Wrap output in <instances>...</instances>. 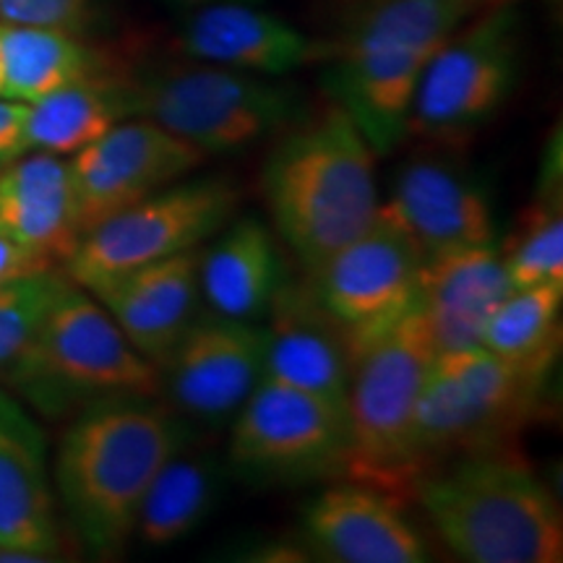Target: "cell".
<instances>
[{"instance_id":"cell-20","label":"cell","mask_w":563,"mask_h":563,"mask_svg":"<svg viewBox=\"0 0 563 563\" xmlns=\"http://www.w3.org/2000/svg\"><path fill=\"white\" fill-rule=\"evenodd\" d=\"M514 290L501 251L456 249L426 258L415 311L426 321L435 352L483 347L493 313Z\"/></svg>"},{"instance_id":"cell-35","label":"cell","mask_w":563,"mask_h":563,"mask_svg":"<svg viewBox=\"0 0 563 563\" xmlns=\"http://www.w3.org/2000/svg\"><path fill=\"white\" fill-rule=\"evenodd\" d=\"M0 97H3V60H0Z\"/></svg>"},{"instance_id":"cell-12","label":"cell","mask_w":563,"mask_h":563,"mask_svg":"<svg viewBox=\"0 0 563 563\" xmlns=\"http://www.w3.org/2000/svg\"><path fill=\"white\" fill-rule=\"evenodd\" d=\"M422 262L418 243L378 207L361 235L308 272V285L357 350L412 311Z\"/></svg>"},{"instance_id":"cell-14","label":"cell","mask_w":563,"mask_h":563,"mask_svg":"<svg viewBox=\"0 0 563 563\" xmlns=\"http://www.w3.org/2000/svg\"><path fill=\"white\" fill-rule=\"evenodd\" d=\"M264 376L258 321L199 313L159 363L162 394L183 418L217 426L235 418Z\"/></svg>"},{"instance_id":"cell-32","label":"cell","mask_w":563,"mask_h":563,"mask_svg":"<svg viewBox=\"0 0 563 563\" xmlns=\"http://www.w3.org/2000/svg\"><path fill=\"white\" fill-rule=\"evenodd\" d=\"M42 269H55V266L45 264L42 258L34 256V253L24 251L21 245H16L11 238L0 235V285L5 282L24 277V274L32 272H42Z\"/></svg>"},{"instance_id":"cell-4","label":"cell","mask_w":563,"mask_h":563,"mask_svg":"<svg viewBox=\"0 0 563 563\" xmlns=\"http://www.w3.org/2000/svg\"><path fill=\"white\" fill-rule=\"evenodd\" d=\"M441 543L470 563H559L563 514L538 475L506 452L470 454L412 485Z\"/></svg>"},{"instance_id":"cell-10","label":"cell","mask_w":563,"mask_h":563,"mask_svg":"<svg viewBox=\"0 0 563 563\" xmlns=\"http://www.w3.org/2000/svg\"><path fill=\"white\" fill-rule=\"evenodd\" d=\"M238 201L241 191L230 178L173 183L84 232L63 272L74 285L95 290L121 274L201 249L235 217Z\"/></svg>"},{"instance_id":"cell-18","label":"cell","mask_w":563,"mask_h":563,"mask_svg":"<svg viewBox=\"0 0 563 563\" xmlns=\"http://www.w3.org/2000/svg\"><path fill=\"white\" fill-rule=\"evenodd\" d=\"M58 545L45 431L21 399L0 389V559L42 561Z\"/></svg>"},{"instance_id":"cell-31","label":"cell","mask_w":563,"mask_h":563,"mask_svg":"<svg viewBox=\"0 0 563 563\" xmlns=\"http://www.w3.org/2000/svg\"><path fill=\"white\" fill-rule=\"evenodd\" d=\"M26 115H30V104L0 97V170L30 152Z\"/></svg>"},{"instance_id":"cell-34","label":"cell","mask_w":563,"mask_h":563,"mask_svg":"<svg viewBox=\"0 0 563 563\" xmlns=\"http://www.w3.org/2000/svg\"><path fill=\"white\" fill-rule=\"evenodd\" d=\"M473 3L481 5V9H490V5H498V3H511V0H473Z\"/></svg>"},{"instance_id":"cell-25","label":"cell","mask_w":563,"mask_h":563,"mask_svg":"<svg viewBox=\"0 0 563 563\" xmlns=\"http://www.w3.org/2000/svg\"><path fill=\"white\" fill-rule=\"evenodd\" d=\"M0 60L3 100L26 104L104 70L76 34L5 21H0Z\"/></svg>"},{"instance_id":"cell-8","label":"cell","mask_w":563,"mask_h":563,"mask_svg":"<svg viewBox=\"0 0 563 563\" xmlns=\"http://www.w3.org/2000/svg\"><path fill=\"white\" fill-rule=\"evenodd\" d=\"M545 382L485 347L439 352L412 420L415 473L420 477L460 456L506 452L540 407Z\"/></svg>"},{"instance_id":"cell-19","label":"cell","mask_w":563,"mask_h":563,"mask_svg":"<svg viewBox=\"0 0 563 563\" xmlns=\"http://www.w3.org/2000/svg\"><path fill=\"white\" fill-rule=\"evenodd\" d=\"M302 538L323 561L422 563L428 545L394 493L344 481L323 488L302 509Z\"/></svg>"},{"instance_id":"cell-1","label":"cell","mask_w":563,"mask_h":563,"mask_svg":"<svg viewBox=\"0 0 563 563\" xmlns=\"http://www.w3.org/2000/svg\"><path fill=\"white\" fill-rule=\"evenodd\" d=\"M186 428L157 397H115L74 415L58 443L55 488L81 545L115 555L133 538L141 501Z\"/></svg>"},{"instance_id":"cell-24","label":"cell","mask_w":563,"mask_h":563,"mask_svg":"<svg viewBox=\"0 0 563 563\" xmlns=\"http://www.w3.org/2000/svg\"><path fill=\"white\" fill-rule=\"evenodd\" d=\"M131 115L125 76L100 74L68 84L30 104L26 141L30 152H51L58 157L81 152L112 125Z\"/></svg>"},{"instance_id":"cell-26","label":"cell","mask_w":563,"mask_h":563,"mask_svg":"<svg viewBox=\"0 0 563 563\" xmlns=\"http://www.w3.org/2000/svg\"><path fill=\"white\" fill-rule=\"evenodd\" d=\"M220 498V462L209 454L188 452L186 443L159 467L133 534L146 545H170L207 522Z\"/></svg>"},{"instance_id":"cell-33","label":"cell","mask_w":563,"mask_h":563,"mask_svg":"<svg viewBox=\"0 0 563 563\" xmlns=\"http://www.w3.org/2000/svg\"><path fill=\"white\" fill-rule=\"evenodd\" d=\"M173 11L186 13V11H196L203 9V5H214V3H262V0H165Z\"/></svg>"},{"instance_id":"cell-15","label":"cell","mask_w":563,"mask_h":563,"mask_svg":"<svg viewBox=\"0 0 563 563\" xmlns=\"http://www.w3.org/2000/svg\"><path fill=\"white\" fill-rule=\"evenodd\" d=\"M382 209L418 243L422 258L493 245L496 238L488 196L449 152H422L405 162Z\"/></svg>"},{"instance_id":"cell-29","label":"cell","mask_w":563,"mask_h":563,"mask_svg":"<svg viewBox=\"0 0 563 563\" xmlns=\"http://www.w3.org/2000/svg\"><path fill=\"white\" fill-rule=\"evenodd\" d=\"M68 282L66 272L42 269L0 285V384Z\"/></svg>"},{"instance_id":"cell-2","label":"cell","mask_w":563,"mask_h":563,"mask_svg":"<svg viewBox=\"0 0 563 563\" xmlns=\"http://www.w3.org/2000/svg\"><path fill=\"white\" fill-rule=\"evenodd\" d=\"M262 191L274 232L316 272L376 217V152L340 104L308 112L266 154Z\"/></svg>"},{"instance_id":"cell-28","label":"cell","mask_w":563,"mask_h":563,"mask_svg":"<svg viewBox=\"0 0 563 563\" xmlns=\"http://www.w3.org/2000/svg\"><path fill=\"white\" fill-rule=\"evenodd\" d=\"M561 157H548V173L540 186L538 201L525 209L517 230L501 251L506 274L514 290L563 282V211H561Z\"/></svg>"},{"instance_id":"cell-5","label":"cell","mask_w":563,"mask_h":563,"mask_svg":"<svg viewBox=\"0 0 563 563\" xmlns=\"http://www.w3.org/2000/svg\"><path fill=\"white\" fill-rule=\"evenodd\" d=\"M5 386L45 418L115 397H159V368L133 350L112 316L68 282L11 365Z\"/></svg>"},{"instance_id":"cell-13","label":"cell","mask_w":563,"mask_h":563,"mask_svg":"<svg viewBox=\"0 0 563 563\" xmlns=\"http://www.w3.org/2000/svg\"><path fill=\"white\" fill-rule=\"evenodd\" d=\"M203 159L207 154L199 146L146 118L115 123L68 159L81 235L118 211L191 175Z\"/></svg>"},{"instance_id":"cell-16","label":"cell","mask_w":563,"mask_h":563,"mask_svg":"<svg viewBox=\"0 0 563 563\" xmlns=\"http://www.w3.org/2000/svg\"><path fill=\"white\" fill-rule=\"evenodd\" d=\"M264 319V376L344 407L355 342L308 279H287Z\"/></svg>"},{"instance_id":"cell-30","label":"cell","mask_w":563,"mask_h":563,"mask_svg":"<svg viewBox=\"0 0 563 563\" xmlns=\"http://www.w3.org/2000/svg\"><path fill=\"white\" fill-rule=\"evenodd\" d=\"M89 19V0H0V21L79 34Z\"/></svg>"},{"instance_id":"cell-9","label":"cell","mask_w":563,"mask_h":563,"mask_svg":"<svg viewBox=\"0 0 563 563\" xmlns=\"http://www.w3.org/2000/svg\"><path fill=\"white\" fill-rule=\"evenodd\" d=\"M522 60L517 0L477 11L435 51L415 89L407 133L454 146L509 100Z\"/></svg>"},{"instance_id":"cell-6","label":"cell","mask_w":563,"mask_h":563,"mask_svg":"<svg viewBox=\"0 0 563 563\" xmlns=\"http://www.w3.org/2000/svg\"><path fill=\"white\" fill-rule=\"evenodd\" d=\"M125 89L131 115L162 125L203 154L249 150L311 112L295 87L194 58L125 74Z\"/></svg>"},{"instance_id":"cell-27","label":"cell","mask_w":563,"mask_h":563,"mask_svg":"<svg viewBox=\"0 0 563 563\" xmlns=\"http://www.w3.org/2000/svg\"><path fill=\"white\" fill-rule=\"evenodd\" d=\"M563 282L511 290L483 334V347L511 368L530 376H551L561 350Z\"/></svg>"},{"instance_id":"cell-23","label":"cell","mask_w":563,"mask_h":563,"mask_svg":"<svg viewBox=\"0 0 563 563\" xmlns=\"http://www.w3.org/2000/svg\"><path fill=\"white\" fill-rule=\"evenodd\" d=\"M287 282L277 235L256 217H238L199 256V287L209 311L258 321Z\"/></svg>"},{"instance_id":"cell-7","label":"cell","mask_w":563,"mask_h":563,"mask_svg":"<svg viewBox=\"0 0 563 563\" xmlns=\"http://www.w3.org/2000/svg\"><path fill=\"white\" fill-rule=\"evenodd\" d=\"M435 355L426 321L415 308L355 350L344 397L347 481L386 493L412 490L418 481L412 420Z\"/></svg>"},{"instance_id":"cell-22","label":"cell","mask_w":563,"mask_h":563,"mask_svg":"<svg viewBox=\"0 0 563 563\" xmlns=\"http://www.w3.org/2000/svg\"><path fill=\"white\" fill-rule=\"evenodd\" d=\"M0 235L45 264H66L81 241L70 162L26 152L0 170Z\"/></svg>"},{"instance_id":"cell-17","label":"cell","mask_w":563,"mask_h":563,"mask_svg":"<svg viewBox=\"0 0 563 563\" xmlns=\"http://www.w3.org/2000/svg\"><path fill=\"white\" fill-rule=\"evenodd\" d=\"M178 45L186 58L269 79L332 58V40L311 37L258 3H214L180 13Z\"/></svg>"},{"instance_id":"cell-11","label":"cell","mask_w":563,"mask_h":563,"mask_svg":"<svg viewBox=\"0 0 563 563\" xmlns=\"http://www.w3.org/2000/svg\"><path fill=\"white\" fill-rule=\"evenodd\" d=\"M228 456L230 467L253 485L344 477V407L262 376L235 412Z\"/></svg>"},{"instance_id":"cell-3","label":"cell","mask_w":563,"mask_h":563,"mask_svg":"<svg viewBox=\"0 0 563 563\" xmlns=\"http://www.w3.org/2000/svg\"><path fill=\"white\" fill-rule=\"evenodd\" d=\"M473 0H352L323 81L376 154L397 150L418 81L435 51L470 16Z\"/></svg>"},{"instance_id":"cell-21","label":"cell","mask_w":563,"mask_h":563,"mask_svg":"<svg viewBox=\"0 0 563 563\" xmlns=\"http://www.w3.org/2000/svg\"><path fill=\"white\" fill-rule=\"evenodd\" d=\"M199 249L183 251L87 290L157 368L199 316Z\"/></svg>"}]
</instances>
